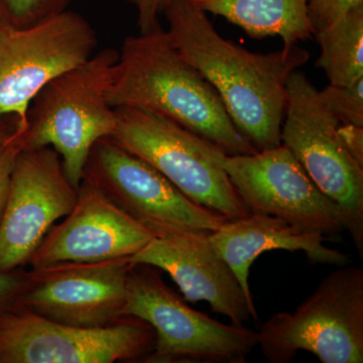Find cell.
Returning a JSON list of instances; mask_svg holds the SVG:
<instances>
[{"mask_svg": "<svg viewBox=\"0 0 363 363\" xmlns=\"http://www.w3.org/2000/svg\"><path fill=\"white\" fill-rule=\"evenodd\" d=\"M25 128L21 125L20 119L16 116H0V147H4L18 133H21Z\"/></svg>", "mask_w": 363, "mask_h": 363, "instance_id": "484cf974", "label": "cell"}, {"mask_svg": "<svg viewBox=\"0 0 363 363\" xmlns=\"http://www.w3.org/2000/svg\"><path fill=\"white\" fill-rule=\"evenodd\" d=\"M128 257L94 262H63L26 272L16 304L60 323L98 328L123 316Z\"/></svg>", "mask_w": 363, "mask_h": 363, "instance_id": "4fadbf2b", "label": "cell"}, {"mask_svg": "<svg viewBox=\"0 0 363 363\" xmlns=\"http://www.w3.org/2000/svg\"><path fill=\"white\" fill-rule=\"evenodd\" d=\"M223 167L250 212L274 215L329 240L345 231L335 203L319 190L283 145L252 155L226 156Z\"/></svg>", "mask_w": 363, "mask_h": 363, "instance_id": "7c38bea8", "label": "cell"}, {"mask_svg": "<svg viewBox=\"0 0 363 363\" xmlns=\"http://www.w3.org/2000/svg\"><path fill=\"white\" fill-rule=\"evenodd\" d=\"M26 281V272H0V310L18 302Z\"/></svg>", "mask_w": 363, "mask_h": 363, "instance_id": "cb8c5ba5", "label": "cell"}, {"mask_svg": "<svg viewBox=\"0 0 363 363\" xmlns=\"http://www.w3.org/2000/svg\"><path fill=\"white\" fill-rule=\"evenodd\" d=\"M156 333L140 318L82 328L48 319L18 304L0 310V363H112L147 359Z\"/></svg>", "mask_w": 363, "mask_h": 363, "instance_id": "ba28073f", "label": "cell"}, {"mask_svg": "<svg viewBox=\"0 0 363 363\" xmlns=\"http://www.w3.org/2000/svg\"><path fill=\"white\" fill-rule=\"evenodd\" d=\"M338 133L351 157L363 166V126L340 123Z\"/></svg>", "mask_w": 363, "mask_h": 363, "instance_id": "d4e9b609", "label": "cell"}, {"mask_svg": "<svg viewBox=\"0 0 363 363\" xmlns=\"http://www.w3.org/2000/svg\"><path fill=\"white\" fill-rule=\"evenodd\" d=\"M172 42L220 96L238 130L257 152L281 145L286 83L310 59L296 45L252 52L216 32L206 13L189 0H172L164 13Z\"/></svg>", "mask_w": 363, "mask_h": 363, "instance_id": "6da1fadb", "label": "cell"}, {"mask_svg": "<svg viewBox=\"0 0 363 363\" xmlns=\"http://www.w3.org/2000/svg\"><path fill=\"white\" fill-rule=\"evenodd\" d=\"M155 234L82 180L77 201L63 222L54 225L33 252V269L63 262H94L130 257Z\"/></svg>", "mask_w": 363, "mask_h": 363, "instance_id": "5bb4252c", "label": "cell"}, {"mask_svg": "<svg viewBox=\"0 0 363 363\" xmlns=\"http://www.w3.org/2000/svg\"><path fill=\"white\" fill-rule=\"evenodd\" d=\"M82 180L95 186L155 235L171 230L210 235L228 220L191 200L149 162L111 138L93 145Z\"/></svg>", "mask_w": 363, "mask_h": 363, "instance_id": "30bf717a", "label": "cell"}, {"mask_svg": "<svg viewBox=\"0 0 363 363\" xmlns=\"http://www.w3.org/2000/svg\"><path fill=\"white\" fill-rule=\"evenodd\" d=\"M138 11L140 33L147 32L160 23V16L164 13L172 0H125Z\"/></svg>", "mask_w": 363, "mask_h": 363, "instance_id": "603a6c76", "label": "cell"}, {"mask_svg": "<svg viewBox=\"0 0 363 363\" xmlns=\"http://www.w3.org/2000/svg\"><path fill=\"white\" fill-rule=\"evenodd\" d=\"M118 54L108 92L113 108H138L166 117L228 156L257 152L231 121L213 86L181 56L161 23L126 38Z\"/></svg>", "mask_w": 363, "mask_h": 363, "instance_id": "7a4b0ae2", "label": "cell"}, {"mask_svg": "<svg viewBox=\"0 0 363 363\" xmlns=\"http://www.w3.org/2000/svg\"><path fill=\"white\" fill-rule=\"evenodd\" d=\"M288 100L281 145L292 152L315 185L335 203L344 228L363 257V166L338 133L340 124L327 109L305 73L294 71L286 83Z\"/></svg>", "mask_w": 363, "mask_h": 363, "instance_id": "52a82bcc", "label": "cell"}, {"mask_svg": "<svg viewBox=\"0 0 363 363\" xmlns=\"http://www.w3.org/2000/svg\"><path fill=\"white\" fill-rule=\"evenodd\" d=\"M314 35L321 48L316 66L330 84L351 86L363 79V6Z\"/></svg>", "mask_w": 363, "mask_h": 363, "instance_id": "ac0fdd59", "label": "cell"}, {"mask_svg": "<svg viewBox=\"0 0 363 363\" xmlns=\"http://www.w3.org/2000/svg\"><path fill=\"white\" fill-rule=\"evenodd\" d=\"M77 191L56 150L21 149L0 219V272L16 271L28 264L55 222L75 206Z\"/></svg>", "mask_w": 363, "mask_h": 363, "instance_id": "8fae6325", "label": "cell"}, {"mask_svg": "<svg viewBox=\"0 0 363 363\" xmlns=\"http://www.w3.org/2000/svg\"><path fill=\"white\" fill-rule=\"evenodd\" d=\"M123 316L140 318L156 333L147 362L245 363L257 346V333L227 325L192 309L164 284L161 269L133 264Z\"/></svg>", "mask_w": 363, "mask_h": 363, "instance_id": "8992f818", "label": "cell"}, {"mask_svg": "<svg viewBox=\"0 0 363 363\" xmlns=\"http://www.w3.org/2000/svg\"><path fill=\"white\" fill-rule=\"evenodd\" d=\"M205 13L222 16L250 37H279L284 48L311 39L308 0H189Z\"/></svg>", "mask_w": 363, "mask_h": 363, "instance_id": "e0dca14e", "label": "cell"}, {"mask_svg": "<svg viewBox=\"0 0 363 363\" xmlns=\"http://www.w3.org/2000/svg\"><path fill=\"white\" fill-rule=\"evenodd\" d=\"M111 138L166 177L193 201L228 220L252 213L223 167L226 155L216 145L154 112L116 108Z\"/></svg>", "mask_w": 363, "mask_h": 363, "instance_id": "277c9868", "label": "cell"}, {"mask_svg": "<svg viewBox=\"0 0 363 363\" xmlns=\"http://www.w3.org/2000/svg\"><path fill=\"white\" fill-rule=\"evenodd\" d=\"M20 135L21 133H18L4 147H0V219L6 206L14 162L23 149Z\"/></svg>", "mask_w": 363, "mask_h": 363, "instance_id": "7402d4cb", "label": "cell"}, {"mask_svg": "<svg viewBox=\"0 0 363 363\" xmlns=\"http://www.w3.org/2000/svg\"><path fill=\"white\" fill-rule=\"evenodd\" d=\"M167 272L187 302L205 301L212 311L241 326L259 321L230 267L215 252L209 235L188 231H162L128 257Z\"/></svg>", "mask_w": 363, "mask_h": 363, "instance_id": "9a60e30c", "label": "cell"}, {"mask_svg": "<svg viewBox=\"0 0 363 363\" xmlns=\"http://www.w3.org/2000/svg\"><path fill=\"white\" fill-rule=\"evenodd\" d=\"M360 6L363 0H308V20L313 33L321 32Z\"/></svg>", "mask_w": 363, "mask_h": 363, "instance_id": "44dd1931", "label": "cell"}, {"mask_svg": "<svg viewBox=\"0 0 363 363\" xmlns=\"http://www.w3.org/2000/svg\"><path fill=\"white\" fill-rule=\"evenodd\" d=\"M319 94L339 123L363 126V79L351 86L329 84Z\"/></svg>", "mask_w": 363, "mask_h": 363, "instance_id": "d6986e66", "label": "cell"}, {"mask_svg": "<svg viewBox=\"0 0 363 363\" xmlns=\"http://www.w3.org/2000/svg\"><path fill=\"white\" fill-rule=\"evenodd\" d=\"M118 56L114 49L96 52L50 81L28 108L26 130L20 135L23 149L56 150L76 189L93 145L116 130V111L109 104L108 92Z\"/></svg>", "mask_w": 363, "mask_h": 363, "instance_id": "3957f363", "label": "cell"}, {"mask_svg": "<svg viewBox=\"0 0 363 363\" xmlns=\"http://www.w3.org/2000/svg\"><path fill=\"white\" fill-rule=\"evenodd\" d=\"M72 0H0V18L16 26H32L63 13Z\"/></svg>", "mask_w": 363, "mask_h": 363, "instance_id": "ffe728a7", "label": "cell"}, {"mask_svg": "<svg viewBox=\"0 0 363 363\" xmlns=\"http://www.w3.org/2000/svg\"><path fill=\"white\" fill-rule=\"evenodd\" d=\"M97 44L89 21L68 9L28 26L0 18V116H16L26 130L33 98L91 58Z\"/></svg>", "mask_w": 363, "mask_h": 363, "instance_id": "9c48e42d", "label": "cell"}, {"mask_svg": "<svg viewBox=\"0 0 363 363\" xmlns=\"http://www.w3.org/2000/svg\"><path fill=\"white\" fill-rule=\"evenodd\" d=\"M257 333L272 363L291 362L301 350L322 363H362L363 269L331 272L295 312L276 313Z\"/></svg>", "mask_w": 363, "mask_h": 363, "instance_id": "5b68a950", "label": "cell"}, {"mask_svg": "<svg viewBox=\"0 0 363 363\" xmlns=\"http://www.w3.org/2000/svg\"><path fill=\"white\" fill-rule=\"evenodd\" d=\"M215 252L230 267L248 301L257 315L250 291V269L260 255L269 250L304 252L310 264L344 267L350 259L345 253L325 245L330 240L323 234L301 228L274 215L252 212L247 217L227 220L210 234Z\"/></svg>", "mask_w": 363, "mask_h": 363, "instance_id": "2e32d148", "label": "cell"}]
</instances>
